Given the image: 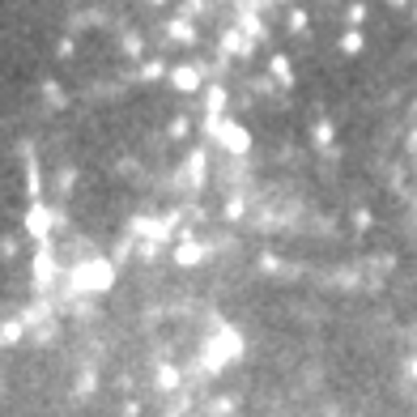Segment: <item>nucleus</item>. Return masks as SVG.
<instances>
[{"label":"nucleus","instance_id":"4468645a","mask_svg":"<svg viewBox=\"0 0 417 417\" xmlns=\"http://www.w3.org/2000/svg\"><path fill=\"white\" fill-rule=\"evenodd\" d=\"M208 413H213V417H226V413H234V400H230V396H213Z\"/></svg>","mask_w":417,"mask_h":417},{"label":"nucleus","instance_id":"5701e85b","mask_svg":"<svg viewBox=\"0 0 417 417\" xmlns=\"http://www.w3.org/2000/svg\"><path fill=\"white\" fill-rule=\"evenodd\" d=\"M367 22V5H349V26H362Z\"/></svg>","mask_w":417,"mask_h":417},{"label":"nucleus","instance_id":"f257e3e1","mask_svg":"<svg viewBox=\"0 0 417 417\" xmlns=\"http://www.w3.org/2000/svg\"><path fill=\"white\" fill-rule=\"evenodd\" d=\"M69 285L77 290V294H107L111 285H115V260H107V255H94V260H81V264L69 273Z\"/></svg>","mask_w":417,"mask_h":417},{"label":"nucleus","instance_id":"9b49d317","mask_svg":"<svg viewBox=\"0 0 417 417\" xmlns=\"http://www.w3.org/2000/svg\"><path fill=\"white\" fill-rule=\"evenodd\" d=\"M167 73H171V69H167L162 60H141V73H136V77H141V81H167Z\"/></svg>","mask_w":417,"mask_h":417},{"label":"nucleus","instance_id":"423d86ee","mask_svg":"<svg viewBox=\"0 0 417 417\" xmlns=\"http://www.w3.org/2000/svg\"><path fill=\"white\" fill-rule=\"evenodd\" d=\"M204 260H208V247L196 243V239H183V243L175 247V264H179V269H200Z\"/></svg>","mask_w":417,"mask_h":417},{"label":"nucleus","instance_id":"393cba45","mask_svg":"<svg viewBox=\"0 0 417 417\" xmlns=\"http://www.w3.org/2000/svg\"><path fill=\"white\" fill-rule=\"evenodd\" d=\"M149 5H167V0H149Z\"/></svg>","mask_w":417,"mask_h":417},{"label":"nucleus","instance_id":"39448f33","mask_svg":"<svg viewBox=\"0 0 417 417\" xmlns=\"http://www.w3.org/2000/svg\"><path fill=\"white\" fill-rule=\"evenodd\" d=\"M218 120H226V90L222 85H208L204 90V132L213 128Z\"/></svg>","mask_w":417,"mask_h":417},{"label":"nucleus","instance_id":"b1692460","mask_svg":"<svg viewBox=\"0 0 417 417\" xmlns=\"http://www.w3.org/2000/svg\"><path fill=\"white\" fill-rule=\"evenodd\" d=\"M409 375H413V379H417V358H413V362H409Z\"/></svg>","mask_w":417,"mask_h":417},{"label":"nucleus","instance_id":"2eb2a0df","mask_svg":"<svg viewBox=\"0 0 417 417\" xmlns=\"http://www.w3.org/2000/svg\"><path fill=\"white\" fill-rule=\"evenodd\" d=\"M306 22H311V17H306V9H290V17H285V26H290L294 34H298V30H306Z\"/></svg>","mask_w":417,"mask_h":417},{"label":"nucleus","instance_id":"4be33fe9","mask_svg":"<svg viewBox=\"0 0 417 417\" xmlns=\"http://www.w3.org/2000/svg\"><path fill=\"white\" fill-rule=\"evenodd\" d=\"M316 141H320V145H332V124H328V120L316 124Z\"/></svg>","mask_w":417,"mask_h":417},{"label":"nucleus","instance_id":"f8f14e48","mask_svg":"<svg viewBox=\"0 0 417 417\" xmlns=\"http://www.w3.org/2000/svg\"><path fill=\"white\" fill-rule=\"evenodd\" d=\"M171 38H175V43H196V26H192L188 17H175V22H171Z\"/></svg>","mask_w":417,"mask_h":417},{"label":"nucleus","instance_id":"7ed1b4c3","mask_svg":"<svg viewBox=\"0 0 417 417\" xmlns=\"http://www.w3.org/2000/svg\"><path fill=\"white\" fill-rule=\"evenodd\" d=\"M239 353H243V337H239L234 328H226L213 345L204 349V367H208V371H222L226 362H230V358H239Z\"/></svg>","mask_w":417,"mask_h":417},{"label":"nucleus","instance_id":"a878e982","mask_svg":"<svg viewBox=\"0 0 417 417\" xmlns=\"http://www.w3.org/2000/svg\"><path fill=\"white\" fill-rule=\"evenodd\" d=\"M0 345H5V341H0Z\"/></svg>","mask_w":417,"mask_h":417},{"label":"nucleus","instance_id":"aec40b11","mask_svg":"<svg viewBox=\"0 0 417 417\" xmlns=\"http://www.w3.org/2000/svg\"><path fill=\"white\" fill-rule=\"evenodd\" d=\"M222 213H226V222H239V218H243V200H226Z\"/></svg>","mask_w":417,"mask_h":417},{"label":"nucleus","instance_id":"f3484780","mask_svg":"<svg viewBox=\"0 0 417 417\" xmlns=\"http://www.w3.org/2000/svg\"><path fill=\"white\" fill-rule=\"evenodd\" d=\"M0 341H5V345H13V341H22V324H17V320H9L5 328H0Z\"/></svg>","mask_w":417,"mask_h":417},{"label":"nucleus","instance_id":"6ab92c4d","mask_svg":"<svg viewBox=\"0 0 417 417\" xmlns=\"http://www.w3.org/2000/svg\"><path fill=\"white\" fill-rule=\"evenodd\" d=\"M38 281H51V251H38Z\"/></svg>","mask_w":417,"mask_h":417},{"label":"nucleus","instance_id":"0eeeda50","mask_svg":"<svg viewBox=\"0 0 417 417\" xmlns=\"http://www.w3.org/2000/svg\"><path fill=\"white\" fill-rule=\"evenodd\" d=\"M179 383H183V371L175 367V362H162V367L153 371V388L158 392H179Z\"/></svg>","mask_w":417,"mask_h":417},{"label":"nucleus","instance_id":"a211bd4d","mask_svg":"<svg viewBox=\"0 0 417 417\" xmlns=\"http://www.w3.org/2000/svg\"><path fill=\"white\" fill-rule=\"evenodd\" d=\"M243 34H247V38H260V34H264V26H260V17H255V13H247V17H243Z\"/></svg>","mask_w":417,"mask_h":417},{"label":"nucleus","instance_id":"412c9836","mask_svg":"<svg viewBox=\"0 0 417 417\" xmlns=\"http://www.w3.org/2000/svg\"><path fill=\"white\" fill-rule=\"evenodd\" d=\"M124 56L141 60V38H136V34H128V38H124Z\"/></svg>","mask_w":417,"mask_h":417},{"label":"nucleus","instance_id":"20e7f679","mask_svg":"<svg viewBox=\"0 0 417 417\" xmlns=\"http://www.w3.org/2000/svg\"><path fill=\"white\" fill-rule=\"evenodd\" d=\"M167 81H171L175 94H200L204 90V69L200 64H175L167 73Z\"/></svg>","mask_w":417,"mask_h":417},{"label":"nucleus","instance_id":"9d476101","mask_svg":"<svg viewBox=\"0 0 417 417\" xmlns=\"http://www.w3.org/2000/svg\"><path fill=\"white\" fill-rule=\"evenodd\" d=\"M51 222H60V218H56V213H47L43 204H34V208H30V218H26V226H30V234H34V239H47V226H51Z\"/></svg>","mask_w":417,"mask_h":417},{"label":"nucleus","instance_id":"dca6fc26","mask_svg":"<svg viewBox=\"0 0 417 417\" xmlns=\"http://www.w3.org/2000/svg\"><path fill=\"white\" fill-rule=\"evenodd\" d=\"M167 132H171L175 141H183V136L192 132V120H188V115H179V120H171V128H167Z\"/></svg>","mask_w":417,"mask_h":417},{"label":"nucleus","instance_id":"f03ea898","mask_svg":"<svg viewBox=\"0 0 417 417\" xmlns=\"http://www.w3.org/2000/svg\"><path fill=\"white\" fill-rule=\"evenodd\" d=\"M204 136H213L226 153H234V158H247V153H251V132L234 120V115H226V120H218L213 128H208Z\"/></svg>","mask_w":417,"mask_h":417},{"label":"nucleus","instance_id":"ddd939ff","mask_svg":"<svg viewBox=\"0 0 417 417\" xmlns=\"http://www.w3.org/2000/svg\"><path fill=\"white\" fill-rule=\"evenodd\" d=\"M43 98H47V107H64V102H69V94H64L56 81H47V85H43Z\"/></svg>","mask_w":417,"mask_h":417},{"label":"nucleus","instance_id":"1a4fd4ad","mask_svg":"<svg viewBox=\"0 0 417 417\" xmlns=\"http://www.w3.org/2000/svg\"><path fill=\"white\" fill-rule=\"evenodd\" d=\"M337 47H341V56H362V51H367V34H362V26H349Z\"/></svg>","mask_w":417,"mask_h":417},{"label":"nucleus","instance_id":"6e6552de","mask_svg":"<svg viewBox=\"0 0 417 417\" xmlns=\"http://www.w3.org/2000/svg\"><path fill=\"white\" fill-rule=\"evenodd\" d=\"M269 73H273V81H277L281 90H294V85H298V73H294L290 56H273V60H269Z\"/></svg>","mask_w":417,"mask_h":417}]
</instances>
